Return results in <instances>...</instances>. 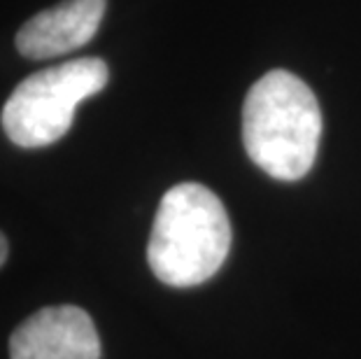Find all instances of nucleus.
<instances>
[{
    "mask_svg": "<svg viewBox=\"0 0 361 359\" xmlns=\"http://www.w3.org/2000/svg\"><path fill=\"white\" fill-rule=\"evenodd\" d=\"M322 138L312 89L287 71H271L250 89L243 108V142L250 159L275 180L310 173Z\"/></svg>",
    "mask_w": 361,
    "mask_h": 359,
    "instance_id": "1",
    "label": "nucleus"
},
{
    "mask_svg": "<svg viewBox=\"0 0 361 359\" xmlns=\"http://www.w3.org/2000/svg\"><path fill=\"white\" fill-rule=\"evenodd\" d=\"M231 250V221L219 196L196 182L171 187L159 203L147 262L171 287H194L221 269Z\"/></svg>",
    "mask_w": 361,
    "mask_h": 359,
    "instance_id": "2",
    "label": "nucleus"
},
{
    "mask_svg": "<svg viewBox=\"0 0 361 359\" xmlns=\"http://www.w3.org/2000/svg\"><path fill=\"white\" fill-rule=\"evenodd\" d=\"M110 80L101 59H73L33 73L12 91L3 108V128L14 145L47 147L71 131L82 101L101 94Z\"/></svg>",
    "mask_w": 361,
    "mask_h": 359,
    "instance_id": "3",
    "label": "nucleus"
},
{
    "mask_svg": "<svg viewBox=\"0 0 361 359\" xmlns=\"http://www.w3.org/2000/svg\"><path fill=\"white\" fill-rule=\"evenodd\" d=\"M10 359H101V339L87 310L49 305L14 329Z\"/></svg>",
    "mask_w": 361,
    "mask_h": 359,
    "instance_id": "4",
    "label": "nucleus"
},
{
    "mask_svg": "<svg viewBox=\"0 0 361 359\" xmlns=\"http://www.w3.org/2000/svg\"><path fill=\"white\" fill-rule=\"evenodd\" d=\"M103 14L105 0H63L19 28V54L40 61L78 51L98 33Z\"/></svg>",
    "mask_w": 361,
    "mask_h": 359,
    "instance_id": "5",
    "label": "nucleus"
},
{
    "mask_svg": "<svg viewBox=\"0 0 361 359\" xmlns=\"http://www.w3.org/2000/svg\"><path fill=\"white\" fill-rule=\"evenodd\" d=\"M5 259H7V241H5V236L0 233V266L5 264Z\"/></svg>",
    "mask_w": 361,
    "mask_h": 359,
    "instance_id": "6",
    "label": "nucleus"
}]
</instances>
